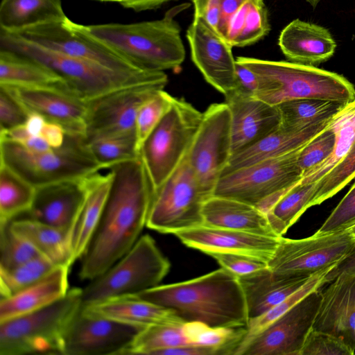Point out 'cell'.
Returning a JSON list of instances; mask_svg holds the SVG:
<instances>
[{"mask_svg": "<svg viewBox=\"0 0 355 355\" xmlns=\"http://www.w3.org/2000/svg\"><path fill=\"white\" fill-rule=\"evenodd\" d=\"M112 183L99 223L82 256L81 279L92 280L123 257L146 226L154 187L139 156L110 168Z\"/></svg>", "mask_w": 355, "mask_h": 355, "instance_id": "obj_1", "label": "cell"}, {"mask_svg": "<svg viewBox=\"0 0 355 355\" xmlns=\"http://www.w3.org/2000/svg\"><path fill=\"white\" fill-rule=\"evenodd\" d=\"M172 310L184 322L247 327L249 315L239 277L224 268L192 279L128 295ZM126 297V296H125Z\"/></svg>", "mask_w": 355, "mask_h": 355, "instance_id": "obj_2", "label": "cell"}, {"mask_svg": "<svg viewBox=\"0 0 355 355\" xmlns=\"http://www.w3.org/2000/svg\"><path fill=\"white\" fill-rule=\"evenodd\" d=\"M189 6V3H183L173 7L159 20L81 27L138 68L164 71L179 67L184 60L180 27L175 17Z\"/></svg>", "mask_w": 355, "mask_h": 355, "instance_id": "obj_3", "label": "cell"}, {"mask_svg": "<svg viewBox=\"0 0 355 355\" xmlns=\"http://www.w3.org/2000/svg\"><path fill=\"white\" fill-rule=\"evenodd\" d=\"M257 79L255 97L272 105L300 98H317L349 105L355 101V87L335 72L290 61L237 57Z\"/></svg>", "mask_w": 355, "mask_h": 355, "instance_id": "obj_4", "label": "cell"}, {"mask_svg": "<svg viewBox=\"0 0 355 355\" xmlns=\"http://www.w3.org/2000/svg\"><path fill=\"white\" fill-rule=\"evenodd\" d=\"M0 49L18 53L46 65L62 77L71 94L86 102L134 84L168 82L164 71L142 70L123 73L113 71L50 50L2 30H0Z\"/></svg>", "mask_w": 355, "mask_h": 355, "instance_id": "obj_5", "label": "cell"}, {"mask_svg": "<svg viewBox=\"0 0 355 355\" xmlns=\"http://www.w3.org/2000/svg\"><path fill=\"white\" fill-rule=\"evenodd\" d=\"M0 163L5 164L35 187L85 178L103 169L85 138L67 135L59 148L33 151L0 138Z\"/></svg>", "mask_w": 355, "mask_h": 355, "instance_id": "obj_6", "label": "cell"}, {"mask_svg": "<svg viewBox=\"0 0 355 355\" xmlns=\"http://www.w3.org/2000/svg\"><path fill=\"white\" fill-rule=\"evenodd\" d=\"M82 289H69L58 300L0 322V355L62 354L63 337L81 306Z\"/></svg>", "mask_w": 355, "mask_h": 355, "instance_id": "obj_7", "label": "cell"}, {"mask_svg": "<svg viewBox=\"0 0 355 355\" xmlns=\"http://www.w3.org/2000/svg\"><path fill=\"white\" fill-rule=\"evenodd\" d=\"M170 268L169 260L154 239L149 234L143 235L111 268L82 289L81 307L135 295L157 286Z\"/></svg>", "mask_w": 355, "mask_h": 355, "instance_id": "obj_8", "label": "cell"}, {"mask_svg": "<svg viewBox=\"0 0 355 355\" xmlns=\"http://www.w3.org/2000/svg\"><path fill=\"white\" fill-rule=\"evenodd\" d=\"M202 113L183 99L173 97L162 120L139 150L155 190L178 167L199 128Z\"/></svg>", "mask_w": 355, "mask_h": 355, "instance_id": "obj_9", "label": "cell"}, {"mask_svg": "<svg viewBox=\"0 0 355 355\" xmlns=\"http://www.w3.org/2000/svg\"><path fill=\"white\" fill-rule=\"evenodd\" d=\"M301 148L221 176L213 195L247 202L266 214L282 196L302 180L303 173L297 164Z\"/></svg>", "mask_w": 355, "mask_h": 355, "instance_id": "obj_10", "label": "cell"}, {"mask_svg": "<svg viewBox=\"0 0 355 355\" xmlns=\"http://www.w3.org/2000/svg\"><path fill=\"white\" fill-rule=\"evenodd\" d=\"M211 196L198 182L185 157L175 171L155 190L146 227L173 234L201 225L202 208Z\"/></svg>", "mask_w": 355, "mask_h": 355, "instance_id": "obj_11", "label": "cell"}, {"mask_svg": "<svg viewBox=\"0 0 355 355\" xmlns=\"http://www.w3.org/2000/svg\"><path fill=\"white\" fill-rule=\"evenodd\" d=\"M231 114L227 103H213L202 113L187 154L198 182L211 196L232 156Z\"/></svg>", "mask_w": 355, "mask_h": 355, "instance_id": "obj_12", "label": "cell"}, {"mask_svg": "<svg viewBox=\"0 0 355 355\" xmlns=\"http://www.w3.org/2000/svg\"><path fill=\"white\" fill-rule=\"evenodd\" d=\"M354 244L355 239L346 230L300 239L282 236L268 266L286 276H311L337 264Z\"/></svg>", "mask_w": 355, "mask_h": 355, "instance_id": "obj_13", "label": "cell"}, {"mask_svg": "<svg viewBox=\"0 0 355 355\" xmlns=\"http://www.w3.org/2000/svg\"><path fill=\"white\" fill-rule=\"evenodd\" d=\"M16 35L50 50L87 60L113 71L134 73L144 70L87 34L80 24L69 19L38 25Z\"/></svg>", "mask_w": 355, "mask_h": 355, "instance_id": "obj_14", "label": "cell"}, {"mask_svg": "<svg viewBox=\"0 0 355 355\" xmlns=\"http://www.w3.org/2000/svg\"><path fill=\"white\" fill-rule=\"evenodd\" d=\"M167 83L134 84L87 101L86 141L135 133V121L140 107L157 91L164 89Z\"/></svg>", "mask_w": 355, "mask_h": 355, "instance_id": "obj_15", "label": "cell"}, {"mask_svg": "<svg viewBox=\"0 0 355 355\" xmlns=\"http://www.w3.org/2000/svg\"><path fill=\"white\" fill-rule=\"evenodd\" d=\"M143 327L86 313L81 308L63 337V355L123 354Z\"/></svg>", "mask_w": 355, "mask_h": 355, "instance_id": "obj_16", "label": "cell"}, {"mask_svg": "<svg viewBox=\"0 0 355 355\" xmlns=\"http://www.w3.org/2000/svg\"><path fill=\"white\" fill-rule=\"evenodd\" d=\"M320 300V289L307 295L257 335L243 355H300Z\"/></svg>", "mask_w": 355, "mask_h": 355, "instance_id": "obj_17", "label": "cell"}, {"mask_svg": "<svg viewBox=\"0 0 355 355\" xmlns=\"http://www.w3.org/2000/svg\"><path fill=\"white\" fill-rule=\"evenodd\" d=\"M187 37L191 59L205 80L226 96L236 89L232 46L204 19L193 17Z\"/></svg>", "mask_w": 355, "mask_h": 355, "instance_id": "obj_18", "label": "cell"}, {"mask_svg": "<svg viewBox=\"0 0 355 355\" xmlns=\"http://www.w3.org/2000/svg\"><path fill=\"white\" fill-rule=\"evenodd\" d=\"M0 87L18 102L27 114H38L60 125L67 135L85 138L87 102L60 88Z\"/></svg>", "mask_w": 355, "mask_h": 355, "instance_id": "obj_19", "label": "cell"}, {"mask_svg": "<svg viewBox=\"0 0 355 355\" xmlns=\"http://www.w3.org/2000/svg\"><path fill=\"white\" fill-rule=\"evenodd\" d=\"M312 329L329 334L355 352V274L342 272L320 289Z\"/></svg>", "mask_w": 355, "mask_h": 355, "instance_id": "obj_20", "label": "cell"}, {"mask_svg": "<svg viewBox=\"0 0 355 355\" xmlns=\"http://www.w3.org/2000/svg\"><path fill=\"white\" fill-rule=\"evenodd\" d=\"M231 114L232 155L279 129L278 107L235 89L225 96Z\"/></svg>", "mask_w": 355, "mask_h": 355, "instance_id": "obj_21", "label": "cell"}, {"mask_svg": "<svg viewBox=\"0 0 355 355\" xmlns=\"http://www.w3.org/2000/svg\"><path fill=\"white\" fill-rule=\"evenodd\" d=\"M186 246L205 254L213 252L245 254L267 261L272 256L282 237L201 225L173 234Z\"/></svg>", "mask_w": 355, "mask_h": 355, "instance_id": "obj_22", "label": "cell"}, {"mask_svg": "<svg viewBox=\"0 0 355 355\" xmlns=\"http://www.w3.org/2000/svg\"><path fill=\"white\" fill-rule=\"evenodd\" d=\"M89 176L36 187L29 218L69 232L84 202Z\"/></svg>", "mask_w": 355, "mask_h": 355, "instance_id": "obj_23", "label": "cell"}, {"mask_svg": "<svg viewBox=\"0 0 355 355\" xmlns=\"http://www.w3.org/2000/svg\"><path fill=\"white\" fill-rule=\"evenodd\" d=\"M278 45L290 62L315 67L329 60L337 46L328 29L300 19L283 28Z\"/></svg>", "mask_w": 355, "mask_h": 355, "instance_id": "obj_24", "label": "cell"}, {"mask_svg": "<svg viewBox=\"0 0 355 355\" xmlns=\"http://www.w3.org/2000/svg\"><path fill=\"white\" fill-rule=\"evenodd\" d=\"M206 226L281 237L273 230L267 214L257 207L236 199L212 196L202 208Z\"/></svg>", "mask_w": 355, "mask_h": 355, "instance_id": "obj_25", "label": "cell"}, {"mask_svg": "<svg viewBox=\"0 0 355 355\" xmlns=\"http://www.w3.org/2000/svg\"><path fill=\"white\" fill-rule=\"evenodd\" d=\"M331 120L299 130L279 129L231 156L221 176L253 164L284 155L304 146L327 128Z\"/></svg>", "mask_w": 355, "mask_h": 355, "instance_id": "obj_26", "label": "cell"}, {"mask_svg": "<svg viewBox=\"0 0 355 355\" xmlns=\"http://www.w3.org/2000/svg\"><path fill=\"white\" fill-rule=\"evenodd\" d=\"M311 276H286L267 268L239 277L245 294L249 319L281 303L302 287Z\"/></svg>", "mask_w": 355, "mask_h": 355, "instance_id": "obj_27", "label": "cell"}, {"mask_svg": "<svg viewBox=\"0 0 355 355\" xmlns=\"http://www.w3.org/2000/svg\"><path fill=\"white\" fill-rule=\"evenodd\" d=\"M69 268L57 266L27 288L1 299L0 322L38 310L63 297L69 291Z\"/></svg>", "mask_w": 355, "mask_h": 355, "instance_id": "obj_28", "label": "cell"}, {"mask_svg": "<svg viewBox=\"0 0 355 355\" xmlns=\"http://www.w3.org/2000/svg\"><path fill=\"white\" fill-rule=\"evenodd\" d=\"M112 174L99 172L89 176L83 205L69 232L68 241L73 261L85 252L99 223L109 194Z\"/></svg>", "mask_w": 355, "mask_h": 355, "instance_id": "obj_29", "label": "cell"}, {"mask_svg": "<svg viewBox=\"0 0 355 355\" xmlns=\"http://www.w3.org/2000/svg\"><path fill=\"white\" fill-rule=\"evenodd\" d=\"M81 308L91 315L143 327L158 324L184 323L169 309L129 296Z\"/></svg>", "mask_w": 355, "mask_h": 355, "instance_id": "obj_30", "label": "cell"}, {"mask_svg": "<svg viewBox=\"0 0 355 355\" xmlns=\"http://www.w3.org/2000/svg\"><path fill=\"white\" fill-rule=\"evenodd\" d=\"M67 19L61 0H2L0 4V30L10 33Z\"/></svg>", "mask_w": 355, "mask_h": 355, "instance_id": "obj_31", "label": "cell"}, {"mask_svg": "<svg viewBox=\"0 0 355 355\" xmlns=\"http://www.w3.org/2000/svg\"><path fill=\"white\" fill-rule=\"evenodd\" d=\"M0 85L53 87L69 92L62 77L46 65L18 53L1 49Z\"/></svg>", "mask_w": 355, "mask_h": 355, "instance_id": "obj_32", "label": "cell"}, {"mask_svg": "<svg viewBox=\"0 0 355 355\" xmlns=\"http://www.w3.org/2000/svg\"><path fill=\"white\" fill-rule=\"evenodd\" d=\"M12 230L26 239L55 266L70 267L74 262L69 247V232L35 220L31 218L11 220Z\"/></svg>", "mask_w": 355, "mask_h": 355, "instance_id": "obj_33", "label": "cell"}, {"mask_svg": "<svg viewBox=\"0 0 355 355\" xmlns=\"http://www.w3.org/2000/svg\"><path fill=\"white\" fill-rule=\"evenodd\" d=\"M268 10L263 0H245L227 26L225 40L232 46L258 42L270 31Z\"/></svg>", "mask_w": 355, "mask_h": 355, "instance_id": "obj_34", "label": "cell"}, {"mask_svg": "<svg viewBox=\"0 0 355 355\" xmlns=\"http://www.w3.org/2000/svg\"><path fill=\"white\" fill-rule=\"evenodd\" d=\"M347 105L317 98H300L282 103L277 106L281 114V127L299 130L331 120Z\"/></svg>", "mask_w": 355, "mask_h": 355, "instance_id": "obj_35", "label": "cell"}, {"mask_svg": "<svg viewBox=\"0 0 355 355\" xmlns=\"http://www.w3.org/2000/svg\"><path fill=\"white\" fill-rule=\"evenodd\" d=\"M36 187L5 164L0 163V223L28 212Z\"/></svg>", "mask_w": 355, "mask_h": 355, "instance_id": "obj_36", "label": "cell"}, {"mask_svg": "<svg viewBox=\"0 0 355 355\" xmlns=\"http://www.w3.org/2000/svg\"><path fill=\"white\" fill-rule=\"evenodd\" d=\"M317 189L318 182L306 184L298 182L266 212L270 225L279 236H283L309 208V203Z\"/></svg>", "mask_w": 355, "mask_h": 355, "instance_id": "obj_37", "label": "cell"}, {"mask_svg": "<svg viewBox=\"0 0 355 355\" xmlns=\"http://www.w3.org/2000/svg\"><path fill=\"white\" fill-rule=\"evenodd\" d=\"M331 266L312 275L306 282L281 303L267 312L253 318H250L246 332L236 348L234 355H243L250 342L272 322L291 309L311 292L319 290L325 284V277L336 266Z\"/></svg>", "mask_w": 355, "mask_h": 355, "instance_id": "obj_38", "label": "cell"}, {"mask_svg": "<svg viewBox=\"0 0 355 355\" xmlns=\"http://www.w3.org/2000/svg\"><path fill=\"white\" fill-rule=\"evenodd\" d=\"M333 125L336 135L333 153L323 163L304 174L300 183L319 181L346 157L355 139V101L334 117Z\"/></svg>", "mask_w": 355, "mask_h": 355, "instance_id": "obj_39", "label": "cell"}, {"mask_svg": "<svg viewBox=\"0 0 355 355\" xmlns=\"http://www.w3.org/2000/svg\"><path fill=\"white\" fill-rule=\"evenodd\" d=\"M182 329L189 344L214 347L219 355H234L246 332V327H211L198 321L184 322Z\"/></svg>", "mask_w": 355, "mask_h": 355, "instance_id": "obj_40", "label": "cell"}, {"mask_svg": "<svg viewBox=\"0 0 355 355\" xmlns=\"http://www.w3.org/2000/svg\"><path fill=\"white\" fill-rule=\"evenodd\" d=\"M183 324H158L144 327L125 354L155 355L163 349L190 345L183 333Z\"/></svg>", "mask_w": 355, "mask_h": 355, "instance_id": "obj_41", "label": "cell"}, {"mask_svg": "<svg viewBox=\"0 0 355 355\" xmlns=\"http://www.w3.org/2000/svg\"><path fill=\"white\" fill-rule=\"evenodd\" d=\"M55 266L40 255L16 267L0 268L1 299L10 297L42 279Z\"/></svg>", "mask_w": 355, "mask_h": 355, "instance_id": "obj_42", "label": "cell"}, {"mask_svg": "<svg viewBox=\"0 0 355 355\" xmlns=\"http://www.w3.org/2000/svg\"><path fill=\"white\" fill-rule=\"evenodd\" d=\"M87 143L103 169L139 156L135 133L103 137Z\"/></svg>", "mask_w": 355, "mask_h": 355, "instance_id": "obj_43", "label": "cell"}, {"mask_svg": "<svg viewBox=\"0 0 355 355\" xmlns=\"http://www.w3.org/2000/svg\"><path fill=\"white\" fill-rule=\"evenodd\" d=\"M10 222L0 223V268L9 269L42 255Z\"/></svg>", "mask_w": 355, "mask_h": 355, "instance_id": "obj_44", "label": "cell"}, {"mask_svg": "<svg viewBox=\"0 0 355 355\" xmlns=\"http://www.w3.org/2000/svg\"><path fill=\"white\" fill-rule=\"evenodd\" d=\"M354 178L355 139L343 160L318 181V189L309 203V208L333 197Z\"/></svg>", "mask_w": 355, "mask_h": 355, "instance_id": "obj_45", "label": "cell"}, {"mask_svg": "<svg viewBox=\"0 0 355 355\" xmlns=\"http://www.w3.org/2000/svg\"><path fill=\"white\" fill-rule=\"evenodd\" d=\"M173 97L160 89L148 98L140 107L135 121L137 148L139 150L150 132L169 109Z\"/></svg>", "mask_w": 355, "mask_h": 355, "instance_id": "obj_46", "label": "cell"}, {"mask_svg": "<svg viewBox=\"0 0 355 355\" xmlns=\"http://www.w3.org/2000/svg\"><path fill=\"white\" fill-rule=\"evenodd\" d=\"M333 120L327 128L300 148L297 164L303 175L323 163L333 153L336 142Z\"/></svg>", "mask_w": 355, "mask_h": 355, "instance_id": "obj_47", "label": "cell"}, {"mask_svg": "<svg viewBox=\"0 0 355 355\" xmlns=\"http://www.w3.org/2000/svg\"><path fill=\"white\" fill-rule=\"evenodd\" d=\"M346 195L314 234L322 235L345 230L355 223V178Z\"/></svg>", "mask_w": 355, "mask_h": 355, "instance_id": "obj_48", "label": "cell"}, {"mask_svg": "<svg viewBox=\"0 0 355 355\" xmlns=\"http://www.w3.org/2000/svg\"><path fill=\"white\" fill-rule=\"evenodd\" d=\"M207 254L214 259L222 268L238 277L268 268L267 261L245 254L213 252Z\"/></svg>", "mask_w": 355, "mask_h": 355, "instance_id": "obj_49", "label": "cell"}, {"mask_svg": "<svg viewBox=\"0 0 355 355\" xmlns=\"http://www.w3.org/2000/svg\"><path fill=\"white\" fill-rule=\"evenodd\" d=\"M343 343L334 336L311 329L309 332L300 355H353Z\"/></svg>", "mask_w": 355, "mask_h": 355, "instance_id": "obj_50", "label": "cell"}, {"mask_svg": "<svg viewBox=\"0 0 355 355\" xmlns=\"http://www.w3.org/2000/svg\"><path fill=\"white\" fill-rule=\"evenodd\" d=\"M27 114L18 102L0 87V130H8L23 124Z\"/></svg>", "mask_w": 355, "mask_h": 355, "instance_id": "obj_51", "label": "cell"}, {"mask_svg": "<svg viewBox=\"0 0 355 355\" xmlns=\"http://www.w3.org/2000/svg\"><path fill=\"white\" fill-rule=\"evenodd\" d=\"M194 17L204 19L217 32L220 18V0H191Z\"/></svg>", "mask_w": 355, "mask_h": 355, "instance_id": "obj_52", "label": "cell"}, {"mask_svg": "<svg viewBox=\"0 0 355 355\" xmlns=\"http://www.w3.org/2000/svg\"><path fill=\"white\" fill-rule=\"evenodd\" d=\"M236 90L255 96L257 79L254 73L246 66L236 60Z\"/></svg>", "mask_w": 355, "mask_h": 355, "instance_id": "obj_53", "label": "cell"}, {"mask_svg": "<svg viewBox=\"0 0 355 355\" xmlns=\"http://www.w3.org/2000/svg\"><path fill=\"white\" fill-rule=\"evenodd\" d=\"M40 136L52 148H56L60 147L64 144L67 133L60 125L46 120Z\"/></svg>", "mask_w": 355, "mask_h": 355, "instance_id": "obj_54", "label": "cell"}, {"mask_svg": "<svg viewBox=\"0 0 355 355\" xmlns=\"http://www.w3.org/2000/svg\"><path fill=\"white\" fill-rule=\"evenodd\" d=\"M245 0H220L218 33L225 37L229 21Z\"/></svg>", "mask_w": 355, "mask_h": 355, "instance_id": "obj_55", "label": "cell"}, {"mask_svg": "<svg viewBox=\"0 0 355 355\" xmlns=\"http://www.w3.org/2000/svg\"><path fill=\"white\" fill-rule=\"evenodd\" d=\"M155 355H219L216 349L207 346L190 345L161 350Z\"/></svg>", "mask_w": 355, "mask_h": 355, "instance_id": "obj_56", "label": "cell"}, {"mask_svg": "<svg viewBox=\"0 0 355 355\" xmlns=\"http://www.w3.org/2000/svg\"><path fill=\"white\" fill-rule=\"evenodd\" d=\"M342 272L355 274V244L348 254L325 277L326 284Z\"/></svg>", "mask_w": 355, "mask_h": 355, "instance_id": "obj_57", "label": "cell"}, {"mask_svg": "<svg viewBox=\"0 0 355 355\" xmlns=\"http://www.w3.org/2000/svg\"><path fill=\"white\" fill-rule=\"evenodd\" d=\"M171 0H123L121 5L137 12L156 9Z\"/></svg>", "mask_w": 355, "mask_h": 355, "instance_id": "obj_58", "label": "cell"}, {"mask_svg": "<svg viewBox=\"0 0 355 355\" xmlns=\"http://www.w3.org/2000/svg\"><path fill=\"white\" fill-rule=\"evenodd\" d=\"M345 230H346L352 237L355 239V223L352 224Z\"/></svg>", "mask_w": 355, "mask_h": 355, "instance_id": "obj_59", "label": "cell"}, {"mask_svg": "<svg viewBox=\"0 0 355 355\" xmlns=\"http://www.w3.org/2000/svg\"><path fill=\"white\" fill-rule=\"evenodd\" d=\"M313 8H315L320 0H306Z\"/></svg>", "mask_w": 355, "mask_h": 355, "instance_id": "obj_60", "label": "cell"}, {"mask_svg": "<svg viewBox=\"0 0 355 355\" xmlns=\"http://www.w3.org/2000/svg\"><path fill=\"white\" fill-rule=\"evenodd\" d=\"M96 1H103V2H117V3H121V2L123 0H96Z\"/></svg>", "mask_w": 355, "mask_h": 355, "instance_id": "obj_61", "label": "cell"}]
</instances>
